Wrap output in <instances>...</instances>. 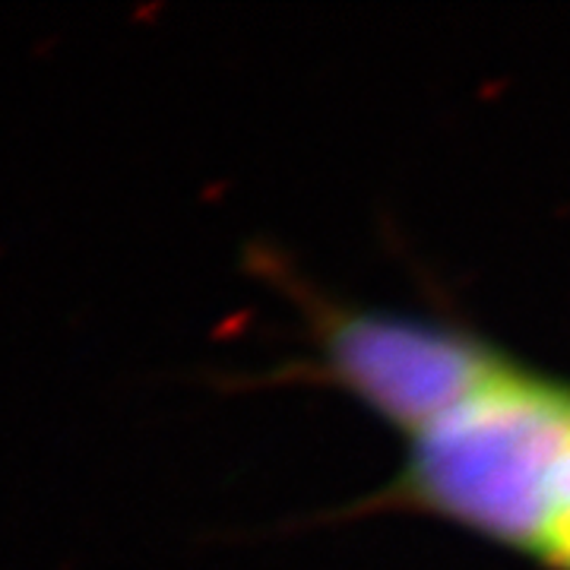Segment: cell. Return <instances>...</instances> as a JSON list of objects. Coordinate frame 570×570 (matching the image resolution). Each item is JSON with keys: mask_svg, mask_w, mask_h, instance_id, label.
<instances>
[{"mask_svg": "<svg viewBox=\"0 0 570 570\" xmlns=\"http://www.w3.org/2000/svg\"><path fill=\"white\" fill-rule=\"evenodd\" d=\"M324 374L409 434H419L510 367L460 326L393 311L321 307L314 321Z\"/></svg>", "mask_w": 570, "mask_h": 570, "instance_id": "7a4b0ae2", "label": "cell"}, {"mask_svg": "<svg viewBox=\"0 0 570 570\" xmlns=\"http://www.w3.org/2000/svg\"><path fill=\"white\" fill-rule=\"evenodd\" d=\"M568 456L570 387L510 365L412 434L393 498L535 554Z\"/></svg>", "mask_w": 570, "mask_h": 570, "instance_id": "6da1fadb", "label": "cell"}, {"mask_svg": "<svg viewBox=\"0 0 570 570\" xmlns=\"http://www.w3.org/2000/svg\"><path fill=\"white\" fill-rule=\"evenodd\" d=\"M535 554L542 561L554 564L558 570H570V456L564 460L561 475H558L549 523H546V532H542V542H539Z\"/></svg>", "mask_w": 570, "mask_h": 570, "instance_id": "3957f363", "label": "cell"}]
</instances>
